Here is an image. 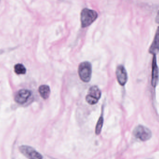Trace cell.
Returning <instances> with one entry per match:
<instances>
[{
    "label": "cell",
    "instance_id": "6da1fadb",
    "mask_svg": "<svg viewBox=\"0 0 159 159\" xmlns=\"http://www.w3.org/2000/svg\"><path fill=\"white\" fill-rule=\"evenodd\" d=\"M98 15L95 10L85 8L80 13V22L82 28H86L92 24L98 17Z\"/></svg>",
    "mask_w": 159,
    "mask_h": 159
},
{
    "label": "cell",
    "instance_id": "7a4b0ae2",
    "mask_svg": "<svg viewBox=\"0 0 159 159\" xmlns=\"http://www.w3.org/2000/svg\"><path fill=\"white\" fill-rule=\"evenodd\" d=\"M80 78L83 82H89L92 77V67L90 62L83 61L79 64L78 70Z\"/></svg>",
    "mask_w": 159,
    "mask_h": 159
},
{
    "label": "cell",
    "instance_id": "3957f363",
    "mask_svg": "<svg viewBox=\"0 0 159 159\" xmlns=\"http://www.w3.org/2000/svg\"><path fill=\"white\" fill-rule=\"evenodd\" d=\"M101 90L97 86H91L86 95V102L91 105L96 104L101 98Z\"/></svg>",
    "mask_w": 159,
    "mask_h": 159
},
{
    "label": "cell",
    "instance_id": "277c9868",
    "mask_svg": "<svg viewBox=\"0 0 159 159\" xmlns=\"http://www.w3.org/2000/svg\"><path fill=\"white\" fill-rule=\"evenodd\" d=\"M133 134L136 138L142 141H147L152 137V132L148 128L143 125L135 127L133 131Z\"/></svg>",
    "mask_w": 159,
    "mask_h": 159
},
{
    "label": "cell",
    "instance_id": "5b68a950",
    "mask_svg": "<svg viewBox=\"0 0 159 159\" xmlns=\"http://www.w3.org/2000/svg\"><path fill=\"white\" fill-rule=\"evenodd\" d=\"M20 151L22 155L29 159H43L42 155L32 147L22 145L20 147Z\"/></svg>",
    "mask_w": 159,
    "mask_h": 159
},
{
    "label": "cell",
    "instance_id": "8992f818",
    "mask_svg": "<svg viewBox=\"0 0 159 159\" xmlns=\"http://www.w3.org/2000/svg\"><path fill=\"white\" fill-rule=\"evenodd\" d=\"M116 76L120 85L124 86L128 81V76L127 71L122 65H120L116 70Z\"/></svg>",
    "mask_w": 159,
    "mask_h": 159
},
{
    "label": "cell",
    "instance_id": "52a82bcc",
    "mask_svg": "<svg viewBox=\"0 0 159 159\" xmlns=\"http://www.w3.org/2000/svg\"><path fill=\"white\" fill-rule=\"evenodd\" d=\"M31 95V91L28 89L20 90L16 94L15 100L18 103L23 104L29 101Z\"/></svg>",
    "mask_w": 159,
    "mask_h": 159
},
{
    "label": "cell",
    "instance_id": "ba28073f",
    "mask_svg": "<svg viewBox=\"0 0 159 159\" xmlns=\"http://www.w3.org/2000/svg\"><path fill=\"white\" fill-rule=\"evenodd\" d=\"M152 68L151 85L154 88H156L158 84L159 72V68L158 67L157 63V57L155 55L153 56Z\"/></svg>",
    "mask_w": 159,
    "mask_h": 159
},
{
    "label": "cell",
    "instance_id": "9c48e42d",
    "mask_svg": "<svg viewBox=\"0 0 159 159\" xmlns=\"http://www.w3.org/2000/svg\"><path fill=\"white\" fill-rule=\"evenodd\" d=\"M150 54L157 56L159 52V26L157 29L153 42L148 49Z\"/></svg>",
    "mask_w": 159,
    "mask_h": 159
},
{
    "label": "cell",
    "instance_id": "30bf717a",
    "mask_svg": "<svg viewBox=\"0 0 159 159\" xmlns=\"http://www.w3.org/2000/svg\"><path fill=\"white\" fill-rule=\"evenodd\" d=\"M39 93L43 99L46 100L48 99L50 94V89L47 85H42L39 87L38 89Z\"/></svg>",
    "mask_w": 159,
    "mask_h": 159
},
{
    "label": "cell",
    "instance_id": "8fae6325",
    "mask_svg": "<svg viewBox=\"0 0 159 159\" xmlns=\"http://www.w3.org/2000/svg\"><path fill=\"white\" fill-rule=\"evenodd\" d=\"M103 107L102 106V112L101 116L99 117L96 124V127H95V132L96 135H99L101 134L102 131V128L103 125L104 118H103Z\"/></svg>",
    "mask_w": 159,
    "mask_h": 159
},
{
    "label": "cell",
    "instance_id": "7c38bea8",
    "mask_svg": "<svg viewBox=\"0 0 159 159\" xmlns=\"http://www.w3.org/2000/svg\"><path fill=\"white\" fill-rule=\"evenodd\" d=\"M15 72L18 75H24L26 73V69L22 64H17L15 65Z\"/></svg>",
    "mask_w": 159,
    "mask_h": 159
},
{
    "label": "cell",
    "instance_id": "4fadbf2b",
    "mask_svg": "<svg viewBox=\"0 0 159 159\" xmlns=\"http://www.w3.org/2000/svg\"><path fill=\"white\" fill-rule=\"evenodd\" d=\"M155 21L157 24H159V10L157 14V16H156Z\"/></svg>",
    "mask_w": 159,
    "mask_h": 159
}]
</instances>
